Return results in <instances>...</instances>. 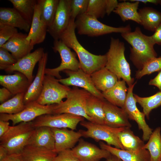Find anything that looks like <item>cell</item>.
<instances>
[{
    "instance_id": "44",
    "label": "cell",
    "mask_w": 161,
    "mask_h": 161,
    "mask_svg": "<svg viewBox=\"0 0 161 161\" xmlns=\"http://www.w3.org/2000/svg\"><path fill=\"white\" fill-rule=\"evenodd\" d=\"M14 96L12 93L5 87L0 89V102L2 104Z\"/></svg>"
},
{
    "instance_id": "41",
    "label": "cell",
    "mask_w": 161,
    "mask_h": 161,
    "mask_svg": "<svg viewBox=\"0 0 161 161\" xmlns=\"http://www.w3.org/2000/svg\"><path fill=\"white\" fill-rule=\"evenodd\" d=\"M18 32L17 28L0 24V47Z\"/></svg>"
},
{
    "instance_id": "26",
    "label": "cell",
    "mask_w": 161,
    "mask_h": 161,
    "mask_svg": "<svg viewBox=\"0 0 161 161\" xmlns=\"http://www.w3.org/2000/svg\"><path fill=\"white\" fill-rule=\"evenodd\" d=\"M22 161H53L57 153L44 148L26 145L21 153Z\"/></svg>"
},
{
    "instance_id": "3",
    "label": "cell",
    "mask_w": 161,
    "mask_h": 161,
    "mask_svg": "<svg viewBox=\"0 0 161 161\" xmlns=\"http://www.w3.org/2000/svg\"><path fill=\"white\" fill-rule=\"evenodd\" d=\"M125 50L123 42L111 37L109 48L106 54L107 62L105 67L115 74L119 80H125L129 86L134 83V79L131 76L130 65L125 57Z\"/></svg>"
},
{
    "instance_id": "49",
    "label": "cell",
    "mask_w": 161,
    "mask_h": 161,
    "mask_svg": "<svg viewBox=\"0 0 161 161\" xmlns=\"http://www.w3.org/2000/svg\"><path fill=\"white\" fill-rule=\"evenodd\" d=\"M10 126L9 121L0 120V137L8 130Z\"/></svg>"
},
{
    "instance_id": "20",
    "label": "cell",
    "mask_w": 161,
    "mask_h": 161,
    "mask_svg": "<svg viewBox=\"0 0 161 161\" xmlns=\"http://www.w3.org/2000/svg\"><path fill=\"white\" fill-rule=\"evenodd\" d=\"M27 35V34L18 32L1 47L10 52L17 61L30 53L33 49L34 46L26 39Z\"/></svg>"
},
{
    "instance_id": "53",
    "label": "cell",
    "mask_w": 161,
    "mask_h": 161,
    "mask_svg": "<svg viewBox=\"0 0 161 161\" xmlns=\"http://www.w3.org/2000/svg\"><path fill=\"white\" fill-rule=\"evenodd\" d=\"M104 161H107V160H105Z\"/></svg>"
},
{
    "instance_id": "23",
    "label": "cell",
    "mask_w": 161,
    "mask_h": 161,
    "mask_svg": "<svg viewBox=\"0 0 161 161\" xmlns=\"http://www.w3.org/2000/svg\"><path fill=\"white\" fill-rule=\"evenodd\" d=\"M99 145L100 148L108 151L122 161H151L149 151L143 148L137 151H130L112 147L101 141Z\"/></svg>"
},
{
    "instance_id": "30",
    "label": "cell",
    "mask_w": 161,
    "mask_h": 161,
    "mask_svg": "<svg viewBox=\"0 0 161 161\" xmlns=\"http://www.w3.org/2000/svg\"><path fill=\"white\" fill-rule=\"evenodd\" d=\"M103 99L92 95L88 98L86 102V109L88 116L93 123L104 125L103 109L104 101Z\"/></svg>"
},
{
    "instance_id": "25",
    "label": "cell",
    "mask_w": 161,
    "mask_h": 161,
    "mask_svg": "<svg viewBox=\"0 0 161 161\" xmlns=\"http://www.w3.org/2000/svg\"><path fill=\"white\" fill-rule=\"evenodd\" d=\"M0 24L10 26L29 32L30 25L14 8H0Z\"/></svg>"
},
{
    "instance_id": "28",
    "label": "cell",
    "mask_w": 161,
    "mask_h": 161,
    "mask_svg": "<svg viewBox=\"0 0 161 161\" xmlns=\"http://www.w3.org/2000/svg\"><path fill=\"white\" fill-rule=\"evenodd\" d=\"M126 84L125 80H118L112 88L102 92L104 98L112 104L123 108L127 94L128 88Z\"/></svg>"
},
{
    "instance_id": "11",
    "label": "cell",
    "mask_w": 161,
    "mask_h": 161,
    "mask_svg": "<svg viewBox=\"0 0 161 161\" xmlns=\"http://www.w3.org/2000/svg\"><path fill=\"white\" fill-rule=\"evenodd\" d=\"M25 105L24 109L17 114L0 113V120L8 121L11 120L13 126H14L21 122L32 121L43 115L52 114L54 104L43 105L35 101Z\"/></svg>"
},
{
    "instance_id": "2",
    "label": "cell",
    "mask_w": 161,
    "mask_h": 161,
    "mask_svg": "<svg viewBox=\"0 0 161 161\" xmlns=\"http://www.w3.org/2000/svg\"><path fill=\"white\" fill-rule=\"evenodd\" d=\"M122 38L131 46L130 59L138 69H141L150 60L157 57L155 45L151 36L144 34L139 27L133 32L121 34Z\"/></svg>"
},
{
    "instance_id": "48",
    "label": "cell",
    "mask_w": 161,
    "mask_h": 161,
    "mask_svg": "<svg viewBox=\"0 0 161 161\" xmlns=\"http://www.w3.org/2000/svg\"><path fill=\"white\" fill-rule=\"evenodd\" d=\"M1 161H22L21 153H15L8 154Z\"/></svg>"
},
{
    "instance_id": "54",
    "label": "cell",
    "mask_w": 161,
    "mask_h": 161,
    "mask_svg": "<svg viewBox=\"0 0 161 161\" xmlns=\"http://www.w3.org/2000/svg\"><path fill=\"white\" fill-rule=\"evenodd\" d=\"M160 161H161V160H160Z\"/></svg>"
},
{
    "instance_id": "15",
    "label": "cell",
    "mask_w": 161,
    "mask_h": 161,
    "mask_svg": "<svg viewBox=\"0 0 161 161\" xmlns=\"http://www.w3.org/2000/svg\"><path fill=\"white\" fill-rule=\"evenodd\" d=\"M44 53L43 48H38L17 61L14 64L7 67L4 70L10 73L14 72H20L25 75L31 83L34 78L33 72L34 67L42 58Z\"/></svg>"
},
{
    "instance_id": "19",
    "label": "cell",
    "mask_w": 161,
    "mask_h": 161,
    "mask_svg": "<svg viewBox=\"0 0 161 161\" xmlns=\"http://www.w3.org/2000/svg\"><path fill=\"white\" fill-rule=\"evenodd\" d=\"M47 59L48 54L47 52H44L38 62V68L36 76L25 94L24 101L25 105L36 101L41 94L43 87Z\"/></svg>"
},
{
    "instance_id": "24",
    "label": "cell",
    "mask_w": 161,
    "mask_h": 161,
    "mask_svg": "<svg viewBox=\"0 0 161 161\" xmlns=\"http://www.w3.org/2000/svg\"><path fill=\"white\" fill-rule=\"evenodd\" d=\"M55 145V138L51 128L42 126L35 128L27 145L42 147L54 151Z\"/></svg>"
},
{
    "instance_id": "10",
    "label": "cell",
    "mask_w": 161,
    "mask_h": 161,
    "mask_svg": "<svg viewBox=\"0 0 161 161\" xmlns=\"http://www.w3.org/2000/svg\"><path fill=\"white\" fill-rule=\"evenodd\" d=\"M52 49L55 52H58L61 59V62L58 67L54 68H46L45 74L61 78L60 72L68 70L76 71L80 69L79 61L75 54L70 48L60 40H54Z\"/></svg>"
},
{
    "instance_id": "51",
    "label": "cell",
    "mask_w": 161,
    "mask_h": 161,
    "mask_svg": "<svg viewBox=\"0 0 161 161\" xmlns=\"http://www.w3.org/2000/svg\"><path fill=\"white\" fill-rule=\"evenodd\" d=\"M139 2L146 4L148 3L154 4L155 5H161V0H136Z\"/></svg>"
},
{
    "instance_id": "12",
    "label": "cell",
    "mask_w": 161,
    "mask_h": 161,
    "mask_svg": "<svg viewBox=\"0 0 161 161\" xmlns=\"http://www.w3.org/2000/svg\"><path fill=\"white\" fill-rule=\"evenodd\" d=\"M136 83V81L133 84L129 86L126 100L123 109L127 114L129 119L137 123L139 129L142 131L143 140L147 141L153 131L146 122L144 113L140 112L137 106V102L133 93V89Z\"/></svg>"
},
{
    "instance_id": "38",
    "label": "cell",
    "mask_w": 161,
    "mask_h": 161,
    "mask_svg": "<svg viewBox=\"0 0 161 161\" xmlns=\"http://www.w3.org/2000/svg\"><path fill=\"white\" fill-rule=\"evenodd\" d=\"M161 70V57H156L148 61L140 70L136 72L135 76L137 79L141 78L144 76Z\"/></svg>"
},
{
    "instance_id": "22",
    "label": "cell",
    "mask_w": 161,
    "mask_h": 161,
    "mask_svg": "<svg viewBox=\"0 0 161 161\" xmlns=\"http://www.w3.org/2000/svg\"><path fill=\"white\" fill-rule=\"evenodd\" d=\"M40 13V8L37 2L30 29L26 38L33 46L43 42L47 32L48 27L41 19Z\"/></svg>"
},
{
    "instance_id": "18",
    "label": "cell",
    "mask_w": 161,
    "mask_h": 161,
    "mask_svg": "<svg viewBox=\"0 0 161 161\" xmlns=\"http://www.w3.org/2000/svg\"><path fill=\"white\" fill-rule=\"evenodd\" d=\"M51 129L55 140L54 151L57 154L64 150L72 149L82 137L79 131H75L67 128Z\"/></svg>"
},
{
    "instance_id": "50",
    "label": "cell",
    "mask_w": 161,
    "mask_h": 161,
    "mask_svg": "<svg viewBox=\"0 0 161 161\" xmlns=\"http://www.w3.org/2000/svg\"><path fill=\"white\" fill-rule=\"evenodd\" d=\"M8 155V151L7 149L0 145V161H1Z\"/></svg>"
},
{
    "instance_id": "7",
    "label": "cell",
    "mask_w": 161,
    "mask_h": 161,
    "mask_svg": "<svg viewBox=\"0 0 161 161\" xmlns=\"http://www.w3.org/2000/svg\"><path fill=\"white\" fill-rule=\"evenodd\" d=\"M80 124L86 129L85 130H79L82 137L91 138L97 142L103 141L108 145L124 150L119 140L118 135L125 127L112 128L105 125L95 123L84 120L81 121Z\"/></svg>"
},
{
    "instance_id": "52",
    "label": "cell",
    "mask_w": 161,
    "mask_h": 161,
    "mask_svg": "<svg viewBox=\"0 0 161 161\" xmlns=\"http://www.w3.org/2000/svg\"><path fill=\"white\" fill-rule=\"evenodd\" d=\"M106 160L107 161H122L117 157L112 154H111Z\"/></svg>"
},
{
    "instance_id": "46",
    "label": "cell",
    "mask_w": 161,
    "mask_h": 161,
    "mask_svg": "<svg viewBox=\"0 0 161 161\" xmlns=\"http://www.w3.org/2000/svg\"><path fill=\"white\" fill-rule=\"evenodd\" d=\"M151 36L155 44L161 45V24Z\"/></svg>"
},
{
    "instance_id": "32",
    "label": "cell",
    "mask_w": 161,
    "mask_h": 161,
    "mask_svg": "<svg viewBox=\"0 0 161 161\" xmlns=\"http://www.w3.org/2000/svg\"><path fill=\"white\" fill-rule=\"evenodd\" d=\"M119 140L124 150L137 151L143 148L144 141L135 135L130 127H126L118 135Z\"/></svg>"
},
{
    "instance_id": "39",
    "label": "cell",
    "mask_w": 161,
    "mask_h": 161,
    "mask_svg": "<svg viewBox=\"0 0 161 161\" xmlns=\"http://www.w3.org/2000/svg\"><path fill=\"white\" fill-rule=\"evenodd\" d=\"M86 13L97 19L106 14V0H89Z\"/></svg>"
},
{
    "instance_id": "5",
    "label": "cell",
    "mask_w": 161,
    "mask_h": 161,
    "mask_svg": "<svg viewBox=\"0 0 161 161\" xmlns=\"http://www.w3.org/2000/svg\"><path fill=\"white\" fill-rule=\"evenodd\" d=\"M91 95L83 89L77 87L71 89L65 101L54 104L52 114L69 113L83 117L92 122L86 109V100Z\"/></svg>"
},
{
    "instance_id": "29",
    "label": "cell",
    "mask_w": 161,
    "mask_h": 161,
    "mask_svg": "<svg viewBox=\"0 0 161 161\" xmlns=\"http://www.w3.org/2000/svg\"><path fill=\"white\" fill-rule=\"evenodd\" d=\"M129 1L133 2L124 1L119 3L113 12L118 15L123 22L131 20L140 24V20L138 10L140 2L136 0Z\"/></svg>"
},
{
    "instance_id": "8",
    "label": "cell",
    "mask_w": 161,
    "mask_h": 161,
    "mask_svg": "<svg viewBox=\"0 0 161 161\" xmlns=\"http://www.w3.org/2000/svg\"><path fill=\"white\" fill-rule=\"evenodd\" d=\"M71 89L61 84L54 77L45 75L42 90L36 101L43 105L59 103L66 98Z\"/></svg>"
},
{
    "instance_id": "4",
    "label": "cell",
    "mask_w": 161,
    "mask_h": 161,
    "mask_svg": "<svg viewBox=\"0 0 161 161\" xmlns=\"http://www.w3.org/2000/svg\"><path fill=\"white\" fill-rule=\"evenodd\" d=\"M35 128L32 121L10 126L8 130L0 137V145L7 149L8 154L21 153L27 145Z\"/></svg>"
},
{
    "instance_id": "34",
    "label": "cell",
    "mask_w": 161,
    "mask_h": 161,
    "mask_svg": "<svg viewBox=\"0 0 161 161\" xmlns=\"http://www.w3.org/2000/svg\"><path fill=\"white\" fill-rule=\"evenodd\" d=\"M13 7L30 25L31 24L37 3L35 0H9Z\"/></svg>"
},
{
    "instance_id": "40",
    "label": "cell",
    "mask_w": 161,
    "mask_h": 161,
    "mask_svg": "<svg viewBox=\"0 0 161 161\" xmlns=\"http://www.w3.org/2000/svg\"><path fill=\"white\" fill-rule=\"evenodd\" d=\"M89 0H70V19L74 21L78 16L86 13Z\"/></svg>"
},
{
    "instance_id": "14",
    "label": "cell",
    "mask_w": 161,
    "mask_h": 161,
    "mask_svg": "<svg viewBox=\"0 0 161 161\" xmlns=\"http://www.w3.org/2000/svg\"><path fill=\"white\" fill-rule=\"evenodd\" d=\"M70 20V0H59L53 21L47 32L54 40H59L69 26Z\"/></svg>"
},
{
    "instance_id": "37",
    "label": "cell",
    "mask_w": 161,
    "mask_h": 161,
    "mask_svg": "<svg viewBox=\"0 0 161 161\" xmlns=\"http://www.w3.org/2000/svg\"><path fill=\"white\" fill-rule=\"evenodd\" d=\"M133 95L137 103L142 108L143 112L148 119L152 110L161 106V91L148 97H142L134 94Z\"/></svg>"
},
{
    "instance_id": "42",
    "label": "cell",
    "mask_w": 161,
    "mask_h": 161,
    "mask_svg": "<svg viewBox=\"0 0 161 161\" xmlns=\"http://www.w3.org/2000/svg\"><path fill=\"white\" fill-rule=\"evenodd\" d=\"M17 61L7 49L0 47V69L4 70L8 66L15 64Z\"/></svg>"
},
{
    "instance_id": "9",
    "label": "cell",
    "mask_w": 161,
    "mask_h": 161,
    "mask_svg": "<svg viewBox=\"0 0 161 161\" xmlns=\"http://www.w3.org/2000/svg\"><path fill=\"white\" fill-rule=\"evenodd\" d=\"M82 117L64 113L58 114H45L32 121L35 128L46 126L51 128H67L75 130L78 123L84 120Z\"/></svg>"
},
{
    "instance_id": "43",
    "label": "cell",
    "mask_w": 161,
    "mask_h": 161,
    "mask_svg": "<svg viewBox=\"0 0 161 161\" xmlns=\"http://www.w3.org/2000/svg\"><path fill=\"white\" fill-rule=\"evenodd\" d=\"M53 161H80L72 149L61 151L57 154Z\"/></svg>"
},
{
    "instance_id": "36",
    "label": "cell",
    "mask_w": 161,
    "mask_h": 161,
    "mask_svg": "<svg viewBox=\"0 0 161 161\" xmlns=\"http://www.w3.org/2000/svg\"><path fill=\"white\" fill-rule=\"evenodd\" d=\"M25 93L18 94L0 105V113L15 114L21 112L26 107L24 101Z\"/></svg>"
},
{
    "instance_id": "16",
    "label": "cell",
    "mask_w": 161,
    "mask_h": 161,
    "mask_svg": "<svg viewBox=\"0 0 161 161\" xmlns=\"http://www.w3.org/2000/svg\"><path fill=\"white\" fill-rule=\"evenodd\" d=\"M72 150L80 161H100L107 159L111 155L108 151L80 138Z\"/></svg>"
},
{
    "instance_id": "17",
    "label": "cell",
    "mask_w": 161,
    "mask_h": 161,
    "mask_svg": "<svg viewBox=\"0 0 161 161\" xmlns=\"http://www.w3.org/2000/svg\"><path fill=\"white\" fill-rule=\"evenodd\" d=\"M103 109L104 125L114 128L131 127L128 115L123 108L105 100Z\"/></svg>"
},
{
    "instance_id": "33",
    "label": "cell",
    "mask_w": 161,
    "mask_h": 161,
    "mask_svg": "<svg viewBox=\"0 0 161 161\" xmlns=\"http://www.w3.org/2000/svg\"><path fill=\"white\" fill-rule=\"evenodd\" d=\"M161 130L160 127L156 128L143 147L149 151L151 161H160L161 160Z\"/></svg>"
},
{
    "instance_id": "6",
    "label": "cell",
    "mask_w": 161,
    "mask_h": 161,
    "mask_svg": "<svg viewBox=\"0 0 161 161\" xmlns=\"http://www.w3.org/2000/svg\"><path fill=\"white\" fill-rule=\"evenodd\" d=\"M75 21L78 33L89 36H97L112 33H127L131 32L130 25L114 27L104 24L97 18L86 13L78 16Z\"/></svg>"
},
{
    "instance_id": "35",
    "label": "cell",
    "mask_w": 161,
    "mask_h": 161,
    "mask_svg": "<svg viewBox=\"0 0 161 161\" xmlns=\"http://www.w3.org/2000/svg\"><path fill=\"white\" fill-rule=\"evenodd\" d=\"M59 0H38L39 6L41 19L47 26L52 24L54 19Z\"/></svg>"
},
{
    "instance_id": "1",
    "label": "cell",
    "mask_w": 161,
    "mask_h": 161,
    "mask_svg": "<svg viewBox=\"0 0 161 161\" xmlns=\"http://www.w3.org/2000/svg\"><path fill=\"white\" fill-rule=\"evenodd\" d=\"M76 28L75 21L70 19L69 26L61 35L59 40L75 52L79 58L80 69L91 75L105 67L106 56V54H93L84 48L77 39L75 34Z\"/></svg>"
},
{
    "instance_id": "13",
    "label": "cell",
    "mask_w": 161,
    "mask_h": 161,
    "mask_svg": "<svg viewBox=\"0 0 161 161\" xmlns=\"http://www.w3.org/2000/svg\"><path fill=\"white\" fill-rule=\"evenodd\" d=\"M63 72L68 77L58 79L61 83L68 86H73L82 88L91 95L100 99H105L102 92L98 90L94 84L91 75L86 73L80 69L76 71L66 70Z\"/></svg>"
},
{
    "instance_id": "31",
    "label": "cell",
    "mask_w": 161,
    "mask_h": 161,
    "mask_svg": "<svg viewBox=\"0 0 161 161\" xmlns=\"http://www.w3.org/2000/svg\"><path fill=\"white\" fill-rule=\"evenodd\" d=\"M138 13L140 24L147 30L154 32L161 24V13L152 7L140 8Z\"/></svg>"
},
{
    "instance_id": "47",
    "label": "cell",
    "mask_w": 161,
    "mask_h": 161,
    "mask_svg": "<svg viewBox=\"0 0 161 161\" xmlns=\"http://www.w3.org/2000/svg\"><path fill=\"white\" fill-rule=\"evenodd\" d=\"M148 84L156 86L161 91V70L154 78L150 80Z\"/></svg>"
},
{
    "instance_id": "27",
    "label": "cell",
    "mask_w": 161,
    "mask_h": 161,
    "mask_svg": "<svg viewBox=\"0 0 161 161\" xmlns=\"http://www.w3.org/2000/svg\"><path fill=\"white\" fill-rule=\"evenodd\" d=\"M91 77L96 88L102 92L112 88L119 80L115 74L105 67L94 72Z\"/></svg>"
},
{
    "instance_id": "21",
    "label": "cell",
    "mask_w": 161,
    "mask_h": 161,
    "mask_svg": "<svg viewBox=\"0 0 161 161\" xmlns=\"http://www.w3.org/2000/svg\"><path fill=\"white\" fill-rule=\"evenodd\" d=\"M31 83L22 73L15 72L13 75H1L0 84L7 89L14 95L25 93Z\"/></svg>"
},
{
    "instance_id": "45",
    "label": "cell",
    "mask_w": 161,
    "mask_h": 161,
    "mask_svg": "<svg viewBox=\"0 0 161 161\" xmlns=\"http://www.w3.org/2000/svg\"><path fill=\"white\" fill-rule=\"evenodd\" d=\"M106 12L107 15H109L117 7L118 2L116 0H106Z\"/></svg>"
}]
</instances>
